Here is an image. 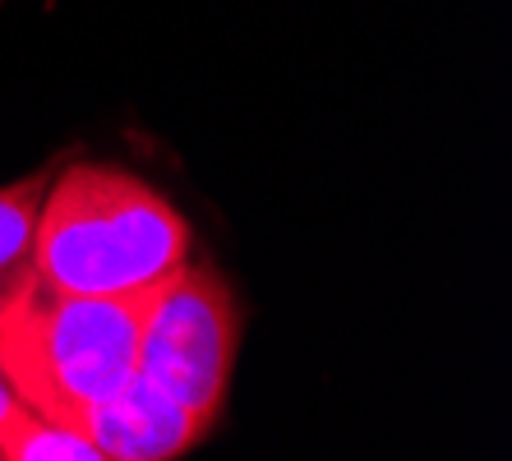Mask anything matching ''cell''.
Masks as SVG:
<instances>
[{
    "label": "cell",
    "instance_id": "1",
    "mask_svg": "<svg viewBox=\"0 0 512 461\" xmlns=\"http://www.w3.org/2000/svg\"><path fill=\"white\" fill-rule=\"evenodd\" d=\"M153 291L74 296L19 268L0 291V374L14 397L74 429L139 374V328Z\"/></svg>",
    "mask_w": 512,
    "mask_h": 461
},
{
    "label": "cell",
    "instance_id": "2",
    "mask_svg": "<svg viewBox=\"0 0 512 461\" xmlns=\"http://www.w3.org/2000/svg\"><path fill=\"white\" fill-rule=\"evenodd\" d=\"M190 259V222L153 185L79 162L42 194L28 268L74 296L153 291Z\"/></svg>",
    "mask_w": 512,
    "mask_h": 461
},
{
    "label": "cell",
    "instance_id": "6",
    "mask_svg": "<svg viewBox=\"0 0 512 461\" xmlns=\"http://www.w3.org/2000/svg\"><path fill=\"white\" fill-rule=\"evenodd\" d=\"M0 461H107V457L79 429L42 420V415H28V425L0 448Z\"/></svg>",
    "mask_w": 512,
    "mask_h": 461
},
{
    "label": "cell",
    "instance_id": "5",
    "mask_svg": "<svg viewBox=\"0 0 512 461\" xmlns=\"http://www.w3.org/2000/svg\"><path fill=\"white\" fill-rule=\"evenodd\" d=\"M47 180L28 176L19 185H0V277L19 272L33 254V231H37V208H42Z\"/></svg>",
    "mask_w": 512,
    "mask_h": 461
},
{
    "label": "cell",
    "instance_id": "3",
    "mask_svg": "<svg viewBox=\"0 0 512 461\" xmlns=\"http://www.w3.org/2000/svg\"><path fill=\"white\" fill-rule=\"evenodd\" d=\"M240 342V309L213 268L171 272L139 328V374L203 425H217Z\"/></svg>",
    "mask_w": 512,
    "mask_h": 461
},
{
    "label": "cell",
    "instance_id": "4",
    "mask_svg": "<svg viewBox=\"0 0 512 461\" xmlns=\"http://www.w3.org/2000/svg\"><path fill=\"white\" fill-rule=\"evenodd\" d=\"M74 429L93 438L107 461H171L180 452H190L213 425H203L199 415L171 402L157 383L134 374L107 402H97Z\"/></svg>",
    "mask_w": 512,
    "mask_h": 461
},
{
    "label": "cell",
    "instance_id": "7",
    "mask_svg": "<svg viewBox=\"0 0 512 461\" xmlns=\"http://www.w3.org/2000/svg\"><path fill=\"white\" fill-rule=\"evenodd\" d=\"M28 415H33V411L14 397V388L5 383V374H0V448H5V443H10V438L28 425Z\"/></svg>",
    "mask_w": 512,
    "mask_h": 461
}]
</instances>
